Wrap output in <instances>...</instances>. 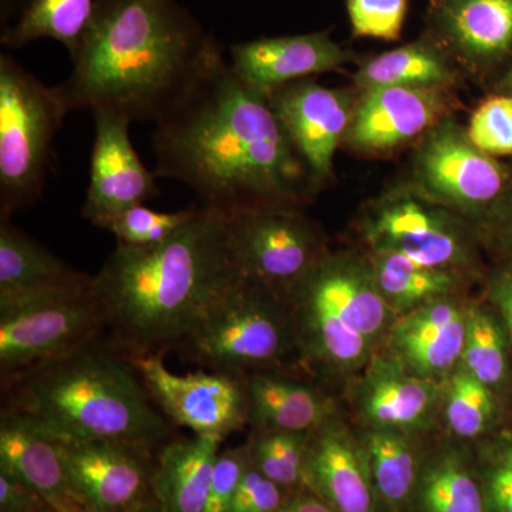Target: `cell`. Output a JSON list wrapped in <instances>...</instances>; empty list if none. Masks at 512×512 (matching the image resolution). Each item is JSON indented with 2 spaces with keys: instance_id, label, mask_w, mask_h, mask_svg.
<instances>
[{
  "instance_id": "obj_1",
  "label": "cell",
  "mask_w": 512,
  "mask_h": 512,
  "mask_svg": "<svg viewBox=\"0 0 512 512\" xmlns=\"http://www.w3.org/2000/svg\"><path fill=\"white\" fill-rule=\"evenodd\" d=\"M153 151L157 177L187 185L224 217L302 211L316 188L268 97L235 76L221 45L157 121Z\"/></svg>"
},
{
  "instance_id": "obj_2",
  "label": "cell",
  "mask_w": 512,
  "mask_h": 512,
  "mask_svg": "<svg viewBox=\"0 0 512 512\" xmlns=\"http://www.w3.org/2000/svg\"><path fill=\"white\" fill-rule=\"evenodd\" d=\"M220 45L174 0H99L57 86L69 110L163 119Z\"/></svg>"
},
{
  "instance_id": "obj_3",
  "label": "cell",
  "mask_w": 512,
  "mask_h": 512,
  "mask_svg": "<svg viewBox=\"0 0 512 512\" xmlns=\"http://www.w3.org/2000/svg\"><path fill=\"white\" fill-rule=\"evenodd\" d=\"M241 276L227 217L207 208L161 244H119L93 276L104 338L127 359L175 350Z\"/></svg>"
},
{
  "instance_id": "obj_4",
  "label": "cell",
  "mask_w": 512,
  "mask_h": 512,
  "mask_svg": "<svg viewBox=\"0 0 512 512\" xmlns=\"http://www.w3.org/2000/svg\"><path fill=\"white\" fill-rule=\"evenodd\" d=\"M2 410L29 414L62 440L160 450L175 434L136 367L106 338L2 384Z\"/></svg>"
},
{
  "instance_id": "obj_5",
  "label": "cell",
  "mask_w": 512,
  "mask_h": 512,
  "mask_svg": "<svg viewBox=\"0 0 512 512\" xmlns=\"http://www.w3.org/2000/svg\"><path fill=\"white\" fill-rule=\"evenodd\" d=\"M286 302L299 365L319 379L359 375L397 319L365 252L329 251Z\"/></svg>"
},
{
  "instance_id": "obj_6",
  "label": "cell",
  "mask_w": 512,
  "mask_h": 512,
  "mask_svg": "<svg viewBox=\"0 0 512 512\" xmlns=\"http://www.w3.org/2000/svg\"><path fill=\"white\" fill-rule=\"evenodd\" d=\"M175 350L211 372L242 377L299 365L288 302L242 276Z\"/></svg>"
},
{
  "instance_id": "obj_7",
  "label": "cell",
  "mask_w": 512,
  "mask_h": 512,
  "mask_svg": "<svg viewBox=\"0 0 512 512\" xmlns=\"http://www.w3.org/2000/svg\"><path fill=\"white\" fill-rule=\"evenodd\" d=\"M365 252L400 255L417 264L476 279L483 247L476 225L431 200L413 183L367 204L357 224Z\"/></svg>"
},
{
  "instance_id": "obj_8",
  "label": "cell",
  "mask_w": 512,
  "mask_h": 512,
  "mask_svg": "<svg viewBox=\"0 0 512 512\" xmlns=\"http://www.w3.org/2000/svg\"><path fill=\"white\" fill-rule=\"evenodd\" d=\"M69 106L9 56H0V221L42 195L53 138Z\"/></svg>"
},
{
  "instance_id": "obj_9",
  "label": "cell",
  "mask_w": 512,
  "mask_h": 512,
  "mask_svg": "<svg viewBox=\"0 0 512 512\" xmlns=\"http://www.w3.org/2000/svg\"><path fill=\"white\" fill-rule=\"evenodd\" d=\"M512 183V167L488 156L451 114L420 137L413 184L477 229L493 217Z\"/></svg>"
},
{
  "instance_id": "obj_10",
  "label": "cell",
  "mask_w": 512,
  "mask_h": 512,
  "mask_svg": "<svg viewBox=\"0 0 512 512\" xmlns=\"http://www.w3.org/2000/svg\"><path fill=\"white\" fill-rule=\"evenodd\" d=\"M106 322L93 284L0 313L2 384L49 365L103 338Z\"/></svg>"
},
{
  "instance_id": "obj_11",
  "label": "cell",
  "mask_w": 512,
  "mask_h": 512,
  "mask_svg": "<svg viewBox=\"0 0 512 512\" xmlns=\"http://www.w3.org/2000/svg\"><path fill=\"white\" fill-rule=\"evenodd\" d=\"M228 244L242 278L288 298L330 249L303 211L244 212L227 217Z\"/></svg>"
},
{
  "instance_id": "obj_12",
  "label": "cell",
  "mask_w": 512,
  "mask_h": 512,
  "mask_svg": "<svg viewBox=\"0 0 512 512\" xmlns=\"http://www.w3.org/2000/svg\"><path fill=\"white\" fill-rule=\"evenodd\" d=\"M165 353L131 357L141 382L165 419L191 430L194 436L227 439L248 426V393L245 377L198 370L171 372Z\"/></svg>"
},
{
  "instance_id": "obj_13",
  "label": "cell",
  "mask_w": 512,
  "mask_h": 512,
  "mask_svg": "<svg viewBox=\"0 0 512 512\" xmlns=\"http://www.w3.org/2000/svg\"><path fill=\"white\" fill-rule=\"evenodd\" d=\"M57 440L74 491L89 512H128L154 500L158 450L121 441Z\"/></svg>"
},
{
  "instance_id": "obj_14",
  "label": "cell",
  "mask_w": 512,
  "mask_h": 512,
  "mask_svg": "<svg viewBox=\"0 0 512 512\" xmlns=\"http://www.w3.org/2000/svg\"><path fill=\"white\" fill-rule=\"evenodd\" d=\"M424 35L458 70L500 79L512 64V0H430Z\"/></svg>"
},
{
  "instance_id": "obj_15",
  "label": "cell",
  "mask_w": 512,
  "mask_h": 512,
  "mask_svg": "<svg viewBox=\"0 0 512 512\" xmlns=\"http://www.w3.org/2000/svg\"><path fill=\"white\" fill-rule=\"evenodd\" d=\"M279 123L308 167L316 187L332 177L336 151L345 144L356 100L342 89L303 79L268 96Z\"/></svg>"
},
{
  "instance_id": "obj_16",
  "label": "cell",
  "mask_w": 512,
  "mask_h": 512,
  "mask_svg": "<svg viewBox=\"0 0 512 512\" xmlns=\"http://www.w3.org/2000/svg\"><path fill=\"white\" fill-rule=\"evenodd\" d=\"M94 143L89 187L82 214L101 228L114 217L160 195L156 173L143 164L131 143V121L107 111H92Z\"/></svg>"
},
{
  "instance_id": "obj_17",
  "label": "cell",
  "mask_w": 512,
  "mask_h": 512,
  "mask_svg": "<svg viewBox=\"0 0 512 512\" xmlns=\"http://www.w3.org/2000/svg\"><path fill=\"white\" fill-rule=\"evenodd\" d=\"M446 380L410 373L380 349L352 384L353 410L362 427H384L416 434L433 426L443 404Z\"/></svg>"
},
{
  "instance_id": "obj_18",
  "label": "cell",
  "mask_w": 512,
  "mask_h": 512,
  "mask_svg": "<svg viewBox=\"0 0 512 512\" xmlns=\"http://www.w3.org/2000/svg\"><path fill=\"white\" fill-rule=\"evenodd\" d=\"M355 53L340 46L329 32L261 37L231 49L232 72L255 92L269 94L288 84L336 72L355 60Z\"/></svg>"
},
{
  "instance_id": "obj_19",
  "label": "cell",
  "mask_w": 512,
  "mask_h": 512,
  "mask_svg": "<svg viewBox=\"0 0 512 512\" xmlns=\"http://www.w3.org/2000/svg\"><path fill=\"white\" fill-rule=\"evenodd\" d=\"M448 90L382 87L356 101L345 146L384 153L416 140L450 114Z\"/></svg>"
},
{
  "instance_id": "obj_20",
  "label": "cell",
  "mask_w": 512,
  "mask_h": 512,
  "mask_svg": "<svg viewBox=\"0 0 512 512\" xmlns=\"http://www.w3.org/2000/svg\"><path fill=\"white\" fill-rule=\"evenodd\" d=\"M467 302L448 296L404 313L394 320L382 349L413 375L444 382L463 357Z\"/></svg>"
},
{
  "instance_id": "obj_21",
  "label": "cell",
  "mask_w": 512,
  "mask_h": 512,
  "mask_svg": "<svg viewBox=\"0 0 512 512\" xmlns=\"http://www.w3.org/2000/svg\"><path fill=\"white\" fill-rule=\"evenodd\" d=\"M305 487L335 512H376L377 497L359 434L338 416L309 436Z\"/></svg>"
},
{
  "instance_id": "obj_22",
  "label": "cell",
  "mask_w": 512,
  "mask_h": 512,
  "mask_svg": "<svg viewBox=\"0 0 512 512\" xmlns=\"http://www.w3.org/2000/svg\"><path fill=\"white\" fill-rule=\"evenodd\" d=\"M0 466L25 481L55 510L89 512L74 491L59 440L29 414L2 410Z\"/></svg>"
},
{
  "instance_id": "obj_23",
  "label": "cell",
  "mask_w": 512,
  "mask_h": 512,
  "mask_svg": "<svg viewBox=\"0 0 512 512\" xmlns=\"http://www.w3.org/2000/svg\"><path fill=\"white\" fill-rule=\"evenodd\" d=\"M93 276L64 264L10 220L0 221V313L82 291Z\"/></svg>"
},
{
  "instance_id": "obj_24",
  "label": "cell",
  "mask_w": 512,
  "mask_h": 512,
  "mask_svg": "<svg viewBox=\"0 0 512 512\" xmlns=\"http://www.w3.org/2000/svg\"><path fill=\"white\" fill-rule=\"evenodd\" d=\"M244 377L248 393V426L252 433H312L338 416L335 400L318 384L282 370H261Z\"/></svg>"
},
{
  "instance_id": "obj_25",
  "label": "cell",
  "mask_w": 512,
  "mask_h": 512,
  "mask_svg": "<svg viewBox=\"0 0 512 512\" xmlns=\"http://www.w3.org/2000/svg\"><path fill=\"white\" fill-rule=\"evenodd\" d=\"M222 443L218 436H175L157 451L153 494L164 512H204Z\"/></svg>"
},
{
  "instance_id": "obj_26",
  "label": "cell",
  "mask_w": 512,
  "mask_h": 512,
  "mask_svg": "<svg viewBox=\"0 0 512 512\" xmlns=\"http://www.w3.org/2000/svg\"><path fill=\"white\" fill-rule=\"evenodd\" d=\"M458 67L429 36L423 35L407 45L370 57L357 69L359 90L382 87H417L450 90L457 82Z\"/></svg>"
},
{
  "instance_id": "obj_27",
  "label": "cell",
  "mask_w": 512,
  "mask_h": 512,
  "mask_svg": "<svg viewBox=\"0 0 512 512\" xmlns=\"http://www.w3.org/2000/svg\"><path fill=\"white\" fill-rule=\"evenodd\" d=\"M365 254L377 286L397 318L436 299L463 296L467 286L474 282L458 272L417 264L404 256Z\"/></svg>"
},
{
  "instance_id": "obj_28",
  "label": "cell",
  "mask_w": 512,
  "mask_h": 512,
  "mask_svg": "<svg viewBox=\"0 0 512 512\" xmlns=\"http://www.w3.org/2000/svg\"><path fill=\"white\" fill-rule=\"evenodd\" d=\"M357 434L379 501L392 511L402 510L413 498L421 468L413 434L384 427H362Z\"/></svg>"
},
{
  "instance_id": "obj_29",
  "label": "cell",
  "mask_w": 512,
  "mask_h": 512,
  "mask_svg": "<svg viewBox=\"0 0 512 512\" xmlns=\"http://www.w3.org/2000/svg\"><path fill=\"white\" fill-rule=\"evenodd\" d=\"M413 498L419 512H485L483 485L466 453L444 447L421 463Z\"/></svg>"
},
{
  "instance_id": "obj_30",
  "label": "cell",
  "mask_w": 512,
  "mask_h": 512,
  "mask_svg": "<svg viewBox=\"0 0 512 512\" xmlns=\"http://www.w3.org/2000/svg\"><path fill=\"white\" fill-rule=\"evenodd\" d=\"M512 350L503 323L487 302L468 301L461 365L500 396L510 382Z\"/></svg>"
},
{
  "instance_id": "obj_31",
  "label": "cell",
  "mask_w": 512,
  "mask_h": 512,
  "mask_svg": "<svg viewBox=\"0 0 512 512\" xmlns=\"http://www.w3.org/2000/svg\"><path fill=\"white\" fill-rule=\"evenodd\" d=\"M93 0H30L18 22L5 30L3 45L22 47L39 39L62 43L70 55L92 22Z\"/></svg>"
},
{
  "instance_id": "obj_32",
  "label": "cell",
  "mask_w": 512,
  "mask_h": 512,
  "mask_svg": "<svg viewBox=\"0 0 512 512\" xmlns=\"http://www.w3.org/2000/svg\"><path fill=\"white\" fill-rule=\"evenodd\" d=\"M498 396L470 372L458 365L444 386V423L451 437L460 441H476L494 433L498 423Z\"/></svg>"
},
{
  "instance_id": "obj_33",
  "label": "cell",
  "mask_w": 512,
  "mask_h": 512,
  "mask_svg": "<svg viewBox=\"0 0 512 512\" xmlns=\"http://www.w3.org/2000/svg\"><path fill=\"white\" fill-rule=\"evenodd\" d=\"M311 433L258 431L247 441L249 460L265 477L289 491L305 487V461Z\"/></svg>"
},
{
  "instance_id": "obj_34",
  "label": "cell",
  "mask_w": 512,
  "mask_h": 512,
  "mask_svg": "<svg viewBox=\"0 0 512 512\" xmlns=\"http://www.w3.org/2000/svg\"><path fill=\"white\" fill-rule=\"evenodd\" d=\"M200 210V204L175 212L154 211L140 204L121 212L101 229L111 232L121 245L153 247L173 237L175 232L194 220Z\"/></svg>"
},
{
  "instance_id": "obj_35",
  "label": "cell",
  "mask_w": 512,
  "mask_h": 512,
  "mask_svg": "<svg viewBox=\"0 0 512 512\" xmlns=\"http://www.w3.org/2000/svg\"><path fill=\"white\" fill-rule=\"evenodd\" d=\"M468 137L491 157L512 156V96L495 93L481 104L466 128Z\"/></svg>"
},
{
  "instance_id": "obj_36",
  "label": "cell",
  "mask_w": 512,
  "mask_h": 512,
  "mask_svg": "<svg viewBox=\"0 0 512 512\" xmlns=\"http://www.w3.org/2000/svg\"><path fill=\"white\" fill-rule=\"evenodd\" d=\"M481 440L485 507L491 512H512V434L503 431Z\"/></svg>"
},
{
  "instance_id": "obj_37",
  "label": "cell",
  "mask_w": 512,
  "mask_h": 512,
  "mask_svg": "<svg viewBox=\"0 0 512 512\" xmlns=\"http://www.w3.org/2000/svg\"><path fill=\"white\" fill-rule=\"evenodd\" d=\"M353 35L396 42L403 32L409 0H346Z\"/></svg>"
},
{
  "instance_id": "obj_38",
  "label": "cell",
  "mask_w": 512,
  "mask_h": 512,
  "mask_svg": "<svg viewBox=\"0 0 512 512\" xmlns=\"http://www.w3.org/2000/svg\"><path fill=\"white\" fill-rule=\"evenodd\" d=\"M249 454L247 444L225 448L215 461L214 474L204 512H229L242 477L247 471Z\"/></svg>"
},
{
  "instance_id": "obj_39",
  "label": "cell",
  "mask_w": 512,
  "mask_h": 512,
  "mask_svg": "<svg viewBox=\"0 0 512 512\" xmlns=\"http://www.w3.org/2000/svg\"><path fill=\"white\" fill-rule=\"evenodd\" d=\"M291 493L256 470L249 460L229 512H276Z\"/></svg>"
},
{
  "instance_id": "obj_40",
  "label": "cell",
  "mask_w": 512,
  "mask_h": 512,
  "mask_svg": "<svg viewBox=\"0 0 512 512\" xmlns=\"http://www.w3.org/2000/svg\"><path fill=\"white\" fill-rule=\"evenodd\" d=\"M478 232L483 247L494 252L498 261H512V183L493 217Z\"/></svg>"
},
{
  "instance_id": "obj_41",
  "label": "cell",
  "mask_w": 512,
  "mask_h": 512,
  "mask_svg": "<svg viewBox=\"0 0 512 512\" xmlns=\"http://www.w3.org/2000/svg\"><path fill=\"white\" fill-rule=\"evenodd\" d=\"M485 302L503 323L512 350V261H498L487 275Z\"/></svg>"
},
{
  "instance_id": "obj_42",
  "label": "cell",
  "mask_w": 512,
  "mask_h": 512,
  "mask_svg": "<svg viewBox=\"0 0 512 512\" xmlns=\"http://www.w3.org/2000/svg\"><path fill=\"white\" fill-rule=\"evenodd\" d=\"M49 504L8 468L0 466V512H47Z\"/></svg>"
},
{
  "instance_id": "obj_43",
  "label": "cell",
  "mask_w": 512,
  "mask_h": 512,
  "mask_svg": "<svg viewBox=\"0 0 512 512\" xmlns=\"http://www.w3.org/2000/svg\"><path fill=\"white\" fill-rule=\"evenodd\" d=\"M276 512H335V510L308 487H302L292 491L288 500Z\"/></svg>"
},
{
  "instance_id": "obj_44",
  "label": "cell",
  "mask_w": 512,
  "mask_h": 512,
  "mask_svg": "<svg viewBox=\"0 0 512 512\" xmlns=\"http://www.w3.org/2000/svg\"><path fill=\"white\" fill-rule=\"evenodd\" d=\"M495 93L508 94V96H512V64L508 67L507 72L497 80V84H495Z\"/></svg>"
},
{
  "instance_id": "obj_45",
  "label": "cell",
  "mask_w": 512,
  "mask_h": 512,
  "mask_svg": "<svg viewBox=\"0 0 512 512\" xmlns=\"http://www.w3.org/2000/svg\"><path fill=\"white\" fill-rule=\"evenodd\" d=\"M128 512H164L156 500L148 501L146 504L138 505L137 508Z\"/></svg>"
},
{
  "instance_id": "obj_46",
  "label": "cell",
  "mask_w": 512,
  "mask_h": 512,
  "mask_svg": "<svg viewBox=\"0 0 512 512\" xmlns=\"http://www.w3.org/2000/svg\"><path fill=\"white\" fill-rule=\"evenodd\" d=\"M47 512H76V511H57L55 508H52V510H49Z\"/></svg>"
}]
</instances>
